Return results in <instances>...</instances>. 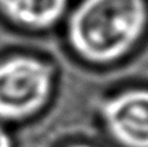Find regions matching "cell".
I'll return each instance as SVG.
<instances>
[{
    "label": "cell",
    "mask_w": 148,
    "mask_h": 147,
    "mask_svg": "<svg viewBox=\"0 0 148 147\" xmlns=\"http://www.w3.org/2000/svg\"><path fill=\"white\" fill-rule=\"evenodd\" d=\"M147 25V0H81L67 22V39L81 58L104 65L132 51Z\"/></svg>",
    "instance_id": "obj_1"
},
{
    "label": "cell",
    "mask_w": 148,
    "mask_h": 147,
    "mask_svg": "<svg viewBox=\"0 0 148 147\" xmlns=\"http://www.w3.org/2000/svg\"><path fill=\"white\" fill-rule=\"evenodd\" d=\"M53 69L33 55H14L0 62V118H27L47 103Z\"/></svg>",
    "instance_id": "obj_2"
},
{
    "label": "cell",
    "mask_w": 148,
    "mask_h": 147,
    "mask_svg": "<svg viewBox=\"0 0 148 147\" xmlns=\"http://www.w3.org/2000/svg\"><path fill=\"white\" fill-rule=\"evenodd\" d=\"M111 136L125 147H148V88H132L114 95L103 107Z\"/></svg>",
    "instance_id": "obj_3"
},
{
    "label": "cell",
    "mask_w": 148,
    "mask_h": 147,
    "mask_svg": "<svg viewBox=\"0 0 148 147\" xmlns=\"http://www.w3.org/2000/svg\"><path fill=\"white\" fill-rule=\"evenodd\" d=\"M69 0H0V12L16 25L41 30L63 17Z\"/></svg>",
    "instance_id": "obj_4"
},
{
    "label": "cell",
    "mask_w": 148,
    "mask_h": 147,
    "mask_svg": "<svg viewBox=\"0 0 148 147\" xmlns=\"http://www.w3.org/2000/svg\"><path fill=\"white\" fill-rule=\"evenodd\" d=\"M0 147H12V139L3 126H0Z\"/></svg>",
    "instance_id": "obj_5"
},
{
    "label": "cell",
    "mask_w": 148,
    "mask_h": 147,
    "mask_svg": "<svg viewBox=\"0 0 148 147\" xmlns=\"http://www.w3.org/2000/svg\"><path fill=\"white\" fill-rule=\"evenodd\" d=\"M70 147H92V146H88V144H74V146H70Z\"/></svg>",
    "instance_id": "obj_6"
}]
</instances>
